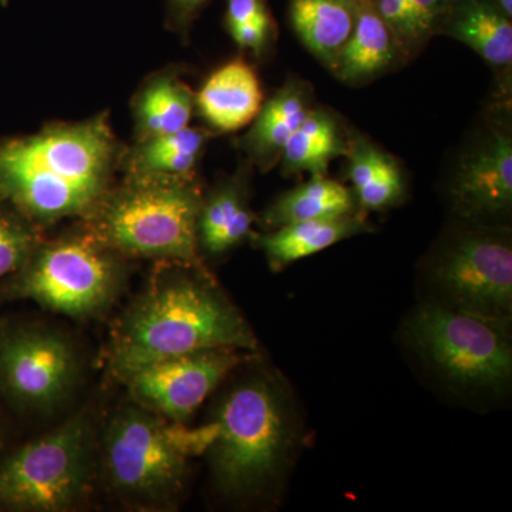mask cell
<instances>
[{"label": "cell", "mask_w": 512, "mask_h": 512, "mask_svg": "<svg viewBox=\"0 0 512 512\" xmlns=\"http://www.w3.org/2000/svg\"><path fill=\"white\" fill-rule=\"evenodd\" d=\"M488 2L497 6V8L500 9L501 12L505 13L508 18H512V0H488Z\"/></svg>", "instance_id": "31"}, {"label": "cell", "mask_w": 512, "mask_h": 512, "mask_svg": "<svg viewBox=\"0 0 512 512\" xmlns=\"http://www.w3.org/2000/svg\"><path fill=\"white\" fill-rule=\"evenodd\" d=\"M212 0H167L165 2V28L188 43L192 26Z\"/></svg>", "instance_id": "28"}, {"label": "cell", "mask_w": 512, "mask_h": 512, "mask_svg": "<svg viewBox=\"0 0 512 512\" xmlns=\"http://www.w3.org/2000/svg\"><path fill=\"white\" fill-rule=\"evenodd\" d=\"M212 476L229 497L261 491L284 463L289 444L284 400L271 380L255 377L225 397L208 426Z\"/></svg>", "instance_id": "6"}, {"label": "cell", "mask_w": 512, "mask_h": 512, "mask_svg": "<svg viewBox=\"0 0 512 512\" xmlns=\"http://www.w3.org/2000/svg\"><path fill=\"white\" fill-rule=\"evenodd\" d=\"M433 281L454 308L507 319L512 306V248L503 235L471 231L454 239L433 266Z\"/></svg>", "instance_id": "10"}, {"label": "cell", "mask_w": 512, "mask_h": 512, "mask_svg": "<svg viewBox=\"0 0 512 512\" xmlns=\"http://www.w3.org/2000/svg\"><path fill=\"white\" fill-rule=\"evenodd\" d=\"M402 46L376 12L372 0H360L355 28L330 72L348 84L382 76L404 59Z\"/></svg>", "instance_id": "17"}, {"label": "cell", "mask_w": 512, "mask_h": 512, "mask_svg": "<svg viewBox=\"0 0 512 512\" xmlns=\"http://www.w3.org/2000/svg\"><path fill=\"white\" fill-rule=\"evenodd\" d=\"M185 69L170 64L148 74L130 101L134 141L175 133L190 126L195 92L185 83Z\"/></svg>", "instance_id": "16"}, {"label": "cell", "mask_w": 512, "mask_h": 512, "mask_svg": "<svg viewBox=\"0 0 512 512\" xmlns=\"http://www.w3.org/2000/svg\"><path fill=\"white\" fill-rule=\"evenodd\" d=\"M9 5V0H0V6H3V8H6V6Z\"/></svg>", "instance_id": "33"}, {"label": "cell", "mask_w": 512, "mask_h": 512, "mask_svg": "<svg viewBox=\"0 0 512 512\" xmlns=\"http://www.w3.org/2000/svg\"><path fill=\"white\" fill-rule=\"evenodd\" d=\"M264 104V90L247 60H229L205 80L195 93V113L218 133L248 127Z\"/></svg>", "instance_id": "14"}, {"label": "cell", "mask_w": 512, "mask_h": 512, "mask_svg": "<svg viewBox=\"0 0 512 512\" xmlns=\"http://www.w3.org/2000/svg\"><path fill=\"white\" fill-rule=\"evenodd\" d=\"M97 450L104 485L128 507L165 510L180 497L192 456L184 427L131 402L111 416Z\"/></svg>", "instance_id": "5"}, {"label": "cell", "mask_w": 512, "mask_h": 512, "mask_svg": "<svg viewBox=\"0 0 512 512\" xmlns=\"http://www.w3.org/2000/svg\"><path fill=\"white\" fill-rule=\"evenodd\" d=\"M251 171L252 165L244 160L234 174L204 192L197 222L200 254H227L254 234L255 214L249 204Z\"/></svg>", "instance_id": "15"}, {"label": "cell", "mask_w": 512, "mask_h": 512, "mask_svg": "<svg viewBox=\"0 0 512 512\" xmlns=\"http://www.w3.org/2000/svg\"><path fill=\"white\" fill-rule=\"evenodd\" d=\"M403 2L412 9L426 32L433 36L441 32L454 0H403Z\"/></svg>", "instance_id": "30"}, {"label": "cell", "mask_w": 512, "mask_h": 512, "mask_svg": "<svg viewBox=\"0 0 512 512\" xmlns=\"http://www.w3.org/2000/svg\"><path fill=\"white\" fill-rule=\"evenodd\" d=\"M360 0H291L289 19L306 49L329 70L355 28Z\"/></svg>", "instance_id": "21"}, {"label": "cell", "mask_w": 512, "mask_h": 512, "mask_svg": "<svg viewBox=\"0 0 512 512\" xmlns=\"http://www.w3.org/2000/svg\"><path fill=\"white\" fill-rule=\"evenodd\" d=\"M79 362L69 340L36 325L0 326V397L19 412L55 409L72 390Z\"/></svg>", "instance_id": "9"}, {"label": "cell", "mask_w": 512, "mask_h": 512, "mask_svg": "<svg viewBox=\"0 0 512 512\" xmlns=\"http://www.w3.org/2000/svg\"><path fill=\"white\" fill-rule=\"evenodd\" d=\"M215 136L208 127L188 126L175 133L133 141L124 148L120 173L197 175L201 158Z\"/></svg>", "instance_id": "20"}, {"label": "cell", "mask_w": 512, "mask_h": 512, "mask_svg": "<svg viewBox=\"0 0 512 512\" xmlns=\"http://www.w3.org/2000/svg\"><path fill=\"white\" fill-rule=\"evenodd\" d=\"M440 33L471 47L494 69L510 72L511 18L488 0H454Z\"/></svg>", "instance_id": "19"}, {"label": "cell", "mask_w": 512, "mask_h": 512, "mask_svg": "<svg viewBox=\"0 0 512 512\" xmlns=\"http://www.w3.org/2000/svg\"><path fill=\"white\" fill-rule=\"evenodd\" d=\"M274 19L266 0H227L224 28Z\"/></svg>", "instance_id": "29"}, {"label": "cell", "mask_w": 512, "mask_h": 512, "mask_svg": "<svg viewBox=\"0 0 512 512\" xmlns=\"http://www.w3.org/2000/svg\"><path fill=\"white\" fill-rule=\"evenodd\" d=\"M458 214L497 217L512 205V138L507 128L491 127L461 158L451 185Z\"/></svg>", "instance_id": "12"}, {"label": "cell", "mask_w": 512, "mask_h": 512, "mask_svg": "<svg viewBox=\"0 0 512 512\" xmlns=\"http://www.w3.org/2000/svg\"><path fill=\"white\" fill-rule=\"evenodd\" d=\"M126 262L80 222L62 235L43 238L25 264L0 282V301L26 299L70 318H90L116 299Z\"/></svg>", "instance_id": "4"}, {"label": "cell", "mask_w": 512, "mask_h": 512, "mask_svg": "<svg viewBox=\"0 0 512 512\" xmlns=\"http://www.w3.org/2000/svg\"><path fill=\"white\" fill-rule=\"evenodd\" d=\"M348 174L357 207L382 211L402 200L404 181L399 163L362 134L348 136Z\"/></svg>", "instance_id": "22"}, {"label": "cell", "mask_w": 512, "mask_h": 512, "mask_svg": "<svg viewBox=\"0 0 512 512\" xmlns=\"http://www.w3.org/2000/svg\"><path fill=\"white\" fill-rule=\"evenodd\" d=\"M210 349L254 350V332L204 265L158 261L114 325L107 362L124 382L150 363Z\"/></svg>", "instance_id": "2"}, {"label": "cell", "mask_w": 512, "mask_h": 512, "mask_svg": "<svg viewBox=\"0 0 512 512\" xmlns=\"http://www.w3.org/2000/svg\"><path fill=\"white\" fill-rule=\"evenodd\" d=\"M96 448L92 421L77 414L45 436L0 454V510H73L89 495Z\"/></svg>", "instance_id": "7"}, {"label": "cell", "mask_w": 512, "mask_h": 512, "mask_svg": "<svg viewBox=\"0 0 512 512\" xmlns=\"http://www.w3.org/2000/svg\"><path fill=\"white\" fill-rule=\"evenodd\" d=\"M202 198L198 175H123L80 222L124 258L202 265Z\"/></svg>", "instance_id": "3"}, {"label": "cell", "mask_w": 512, "mask_h": 512, "mask_svg": "<svg viewBox=\"0 0 512 512\" xmlns=\"http://www.w3.org/2000/svg\"><path fill=\"white\" fill-rule=\"evenodd\" d=\"M407 335L417 352L451 382L480 389L510 382L507 319L450 305H427L410 320Z\"/></svg>", "instance_id": "8"}, {"label": "cell", "mask_w": 512, "mask_h": 512, "mask_svg": "<svg viewBox=\"0 0 512 512\" xmlns=\"http://www.w3.org/2000/svg\"><path fill=\"white\" fill-rule=\"evenodd\" d=\"M312 94L308 83L291 79L264 101L249 130L237 143L252 167L268 173L281 163L286 144L313 109Z\"/></svg>", "instance_id": "13"}, {"label": "cell", "mask_w": 512, "mask_h": 512, "mask_svg": "<svg viewBox=\"0 0 512 512\" xmlns=\"http://www.w3.org/2000/svg\"><path fill=\"white\" fill-rule=\"evenodd\" d=\"M367 231L369 227L365 217L357 211L339 217L296 222L268 234H252L251 238L256 247L264 251L271 268L279 271L299 259L318 254L343 239Z\"/></svg>", "instance_id": "18"}, {"label": "cell", "mask_w": 512, "mask_h": 512, "mask_svg": "<svg viewBox=\"0 0 512 512\" xmlns=\"http://www.w3.org/2000/svg\"><path fill=\"white\" fill-rule=\"evenodd\" d=\"M43 238V229L0 205V282L25 264Z\"/></svg>", "instance_id": "25"}, {"label": "cell", "mask_w": 512, "mask_h": 512, "mask_svg": "<svg viewBox=\"0 0 512 512\" xmlns=\"http://www.w3.org/2000/svg\"><path fill=\"white\" fill-rule=\"evenodd\" d=\"M372 3L402 46L404 55L416 52V49H420L430 39L429 33L403 0H372Z\"/></svg>", "instance_id": "26"}, {"label": "cell", "mask_w": 512, "mask_h": 512, "mask_svg": "<svg viewBox=\"0 0 512 512\" xmlns=\"http://www.w3.org/2000/svg\"><path fill=\"white\" fill-rule=\"evenodd\" d=\"M126 144L109 111L0 140V205L46 231L83 221L116 183Z\"/></svg>", "instance_id": "1"}, {"label": "cell", "mask_w": 512, "mask_h": 512, "mask_svg": "<svg viewBox=\"0 0 512 512\" xmlns=\"http://www.w3.org/2000/svg\"><path fill=\"white\" fill-rule=\"evenodd\" d=\"M348 134L343 133L335 114L313 109L286 144L281 158L282 174H328L335 158L345 156Z\"/></svg>", "instance_id": "24"}, {"label": "cell", "mask_w": 512, "mask_h": 512, "mask_svg": "<svg viewBox=\"0 0 512 512\" xmlns=\"http://www.w3.org/2000/svg\"><path fill=\"white\" fill-rule=\"evenodd\" d=\"M227 32L239 49L248 50L258 59L266 55L278 36L275 19L229 26Z\"/></svg>", "instance_id": "27"}, {"label": "cell", "mask_w": 512, "mask_h": 512, "mask_svg": "<svg viewBox=\"0 0 512 512\" xmlns=\"http://www.w3.org/2000/svg\"><path fill=\"white\" fill-rule=\"evenodd\" d=\"M244 359L235 349H210L160 360L124 380L131 402L171 423H184Z\"/></svg>", "instance_id": "11"}, {"label": "cell", "mask_w": 512, "mask_h": 512, "mask_svg": "<svg viewBox=\"0 0 512 512\" xmlns=\"http://www.w3.org/2000/svg\"><path fill=\"white\" fill-rule=\"evenodd\" d=\"M6 447V431L5 426H3L2 420H0V454L3 453Z\"/></svg>", "instance_id": "32"}, {"label": "cell", "mask_w": 512, "mask_h": 512, "mask_svg": "<svg viewBox=\"0 0 512 512\" xmlns=\"http://www.w3.org/2000/svg\"><path fill=\"white\" fill-rule=\"evenodd\" d=\"M357 208L355 194L348 187L325 175H312L311 180L281 195L262 214L261 224L276 229L296 222L353 214Z\"/></svg>", "instance_id": "23"}]
</instances>
